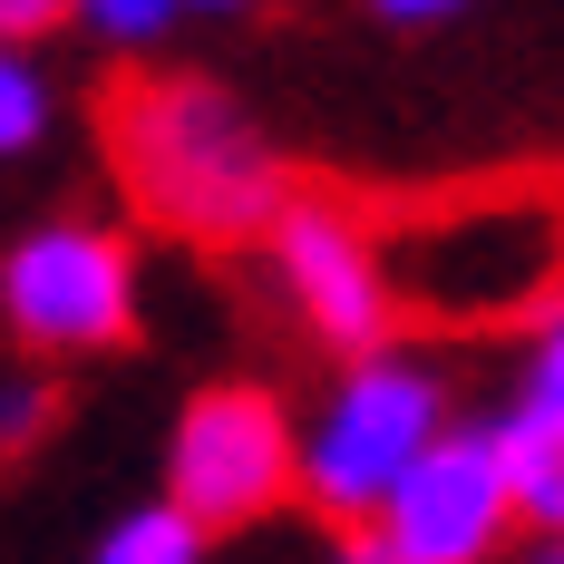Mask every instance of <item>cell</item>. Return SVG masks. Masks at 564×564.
I'll use <instances>...</instances> for the list:
<instances>
[{
  "label": "cell",
  "instance_id": "cell-1",
  "mask_svg": "<svg viewBox=\"0 0 564 564\" xmlns=\"http://www.w3.org/2000/svg\"><path fill=\"white\" fill-rule=\"evenodd\" d=\"M108 156L147 225L185 243H243L282 215V156L215 78H127L108 98Z\"/></svg>",
  "mask_w": 564,
  "mask_h": 564
},
{
  "label": "cell",
  "instance_id": "cell-2",
  "mask_svg": "<svg viewBox=\"0 0 564 564\" xmlns=\"http://www.w3.org/2000/svg\"><path fill=\"white\" fill-rule=\"evenodd\" d=\"M390 273V312H429V322H507L516 302H545L564 282V205L516 215L507 195H467L457 215H429L380 253Z\"/></svg>",
  "mask_w": 564,
  "mask_h": 564
},
{
  "label": "cell",
  "instance_id": "cell-3",
  "mask_svg": "<svg viewBox=\"0 0 564 564\" xmlns=\"http://www.w3.org/2000/svg\"><path fill=\"white\" fill-rule=\"evenodd\" d=\"M448 429V390L438 370L399 360V350H370L350 360V380L332 390V409L292 438V497H312L322 516H380L399 477L419 467V448Z\"/></svg>",
  "mask_w": 564,
  "mask_h": 564
},
{
  "label": "cell",
  "instance_id": "cell-4",
  "mask_svg": "<svg viewBox=\"0 0 564 564\" xmlns=\"http://www.w3.org/2000/svg\"><path fill=\"white\" fill-rule=\"evenodd\" d=\"M0 312L30 350H117L137 332V263L108 225H40L0 253Z\"/></svg>",
  "mask_w": 564,
  "mask_h": 564
},
{
  "label": "cell",
  "instance_id": "cell-5",
  "mask_svg": "<svg viewBox=\"0 0 564 564\" xmlns=\"http://www.w3.org/2000/svg\"><path fill=\"white\" fill-rule=\"evenodd\" d=\"M292 497V419L273 409V390H195V409L175 419V457H166V507L215 525H253Z\"/></svg>",
  "mask_w": 564,
  "mask_h": 564
},
{
  "label": "cell",
  "instance_id": "cell-6",
  "mask_svg": "<svg viewBox=\"0 0 564 564\" xmlns=\"http://www.w3.org/2000/svg\"><path fill=\"white\" fill-rule=\"evenodd\" d=\"M507 525H516V507H507V487H497L487 429H438L419 448V467L370 516V535H380L390 564H487L507 545Z\"/></svg>",
  "mask_w": 564,
  "mask_h": 564
},
{
  "label": "cell",
  "instance_id": "cell-7",
  "mask_svg": "<svg viewBox=\"0 0 564 564\" xmlns=\"http://www.w3.org/2000/svg\"><path fill=\"white\" fill-rule=\"evenodd\" d=\"M263 234H273V263H282V282H292V312L332 340V350L370 360L380 332L399 322L390 312V273H380V234L360 225L350 205H332V195H282V215Z\"/></svg>",
  "mask_w": 564,
  "mask_h": 564
},
{
  "label": "cell",
  "instance_id": "cell-8",
  "mask_svg": "<svg viewBox=\"0 0 564 564\" xmlns=\"http://www.w3.org/2000/svg\"><path fill=\"white\" fill-rule=\"evenodd\" d=\"M487 448H497V487H507V507L535 516L545 535H564V448H555V438H535L525 419L487 429Z\"/></svg>",
  "mask_w": 564,
  "mask_h": 564
},
{
  "label": "cell",
  "instance_id": "cell-9",
  "mask_svg": "<svg viewBox=\"0 0 564 564\" xmlns=\"http://www.w3.org/2000/svg\"><path fill=\"white\" fill-rule=\"evenodd\" d=\"M88 564H205V525L175 516V507H137V516L108 525V545Z\"/></svg>",
  "mask_w": 564,
  "mask_h": 564
},
{
  "label": "cell",
  "instance_id": "cell-10",
  "mask_svg": "<svg viewBox=\"0 0 564 564\" xmlns=\"http://www.w3.org/2000/svg\"><path fill=\"white\" fill-rule=\"evenodd\" d=\"M516 419L535 429V438H555L564 448V302L545 312V332L525 350V390H516Z\"/></svg>",
  "mask_w": 564,
  "mask_h": 564
},
{
  "label": "cell",
  "instance_id": "cell-11",
  "mask_svg": "<svg viewBox=\"0 0 564 564\" xmlns=\"http://www.w3.org/2000/svg\"><path fill=\"white\" fill-rule=\"evenodd\" d=\"M50 137V88L20 50H0V156H30Z\"/></svg>",
  "mask_w": 564,
  "mask_h": 564
},
{
  "label": "cell",
  "instance_id": "cell-12",
  "mask_svg": "<svg viewBox=\"0 0 564 564\" xmlns=\"http://www.w3.org/2000/svg\"><path fill=\"white\" fill-rule=\"evenodd\" d=\"M50 429V390L40 380H0V448H30Z\"/></svg>",
  "mask_w": 564,
  "mask_h": 564
},
{
  "label": "cell",
  "instance_id": "cell-13",
  "mask_svg": "<svg viewBox=\"0 0 564 564\" xmlns=\"http://www.w3.org/2000/svg\"><path fill=\"white\" fill-rule=\"evenodd\" d=\"M68 10H88V20H98L108 40H156L175 0H68Z\"/></svg>",
  "mask_w": 564,
  "mask_h": 564
},
{
  "label": "cell",
  "instance_id": "cell-14",
  "mask_svg": "<svg viewBox=\"0 0 564 564\" xmlns=\"http://www.w3.org/2000/svg\"><path fill=\"white\" fill-rule=\"evenodd\" d=\"M68 20V0H0V50H20V40H40Z\"/></svg>",
  "mask_w": 564,
  "mask_h": 564
},
{
  "label": "cell",
  "instance_id": "cell-15",
  "mask_svg": "<svg viewBox=\"0 0 564 564\" xmlns=\"http://www.w3.org/2000/svg\"><path fill=\"white\" fill-rule=\"evenodd\" d=\"M370 10H380V20H448L457 0H370Z\"/></svg>",
  "mask_w": 564,
  "mask_h": 564
},
{
  "label": "cell",
  "instance_id": "cell-16",
  "mask_svg": "<svg viewBox=\"0 0 564 564\" xmlns=\"http://www.w3.org/2000/svg\"><path fill=\"white\" fill-rule=\"evenodd\" d=\"M332 564H390V555H380V535H350V545H340Z\"/></svg>",
  "mask_w": 564,
  "mask_h": 564
},
{
  "label": "cell",
  "instance_id": "cell-17",
  "mask_svg": "<svg viewBox=\"0 0 564 564\" xmlns=\"http://www.w3.org/2000/svg\"><path fill=\"white\" fill-rule=\"evenodd\" d=\"M535 564H564V535H555V545H545V555H535Z\"/></svg>",
  "mask_w": 564,
  "mask_h": 564
},
{
  "label": "cell",
  "instance_id": "cell-18",
  "mask_svg": "<svg viewBox=\"0 0 564 564\" xmlns=\"http://www.w3.org/2000/svg\"><path fill=\"white\" fill-rule=\"evenodd\" d=\"M205 10H234V0H205Z\"/></svg>",
  "mask_w": 564,
  "mask_h": 564
}]
</instances>
